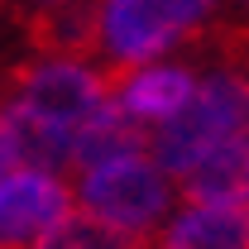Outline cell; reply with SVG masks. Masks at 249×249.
Segmentation results:
<instances>
[{
	"mask_svg": "<svg viewBox=\"0 0 249 249\" xmlns=\"http://www.w3.org/2000/svg\"><path fill=\"white\" fill-rule=\"evenodd\" d=\"M240 134H249V77L240 67H216L206 82H196V91L187 96L178 115L154 124L149 149L168 178H182Z\"/></svg>",
	"mask_w": 249,
	"mask_h": 249,
	"instance_id": "cell-1",
	"label": "cell"
},
{
	"mask_svg": "<svg viewBox=\"0 0 249 249\" xmlns=\"http://www.w3.org/2000/svg\"><path fill=\"white\" fill-rule=\"evenodd\" d=\"M211 10L216 0H101V48L110 58V91L124 72L192 38Z\"/></svg>",
	"mask_w": 249,
	"mask_h": 249,
	"instance_id": "cell-2",
	"label": "cell"
},
{
	"mask_svg": "<svg viewBox=\"0 0 249 249\" xmlns=\"http://www.w3.org/2000/svg\"><path fill=\"white\" fill-rule=\"evenodd\" d=\"M77 201L91 220L120 230V235H154V225L173 206V182L149 154H129L87 168Z\"/></svg>",
	"mask_w": 249,
	"mask_h": 249,
	"instance_id": "cell-3",
	"label": "cell"
},
{
	"mask_svg": "<svg viewBox=\"0 0 249 249\" xmlns=\"http://www.w3.org/2000/svg\"><path fill=\"white\" fill-rule=\"evenodd\" d=\"M5 91H10L5 106L72 134L82 120H91L110 101V72H91L77 58H38L10 72Z\"/></svg>",
	"mask_w": 249,
	"mask_h": 249,
	"instance_id": "cell-4",
	"label": "cell"
},
{
	"mask_svg": "<svg viewBox=\"0 0 249 249\" xmlns=\"http://www.w3.org/2000/svg\"><path fill=\"white\" fill-rule=\"evenodd\" d=\"M72 211V192L62 178L38 168L0 173V249H29Z\"/></svg>",
	"mask_w": 249,
	"mask_h": 249,
	"instance_id": "cell-5",
	"label": "cell"
},
{
	"mask_svg": "<svg viewBox=\"0 0 249 249\" xmlns=\"http://www.w3.org/2000/svg\"><path fill=\"white\" fill-rule=\"evenodd\" d=\"M24 34L43 58L87 62L101 48V0H62L24 10Z\"/></svg>",
	"mask_w": 249,
	"mask_h": 249,
	"instance_id": "cell-6",
	"label": "cell"
},
{
	"mask_svg": "<svg viewBox=\"0 0 249 249\" xmlns=\"http://www.w3.org/2000/svg\"><path fill=\"white\" fill-rule=\"evenodd\" d=\"M192 91H196V77H192L187 67L158 62V67L124 72L120 82H115V91H110V101L120 106L124 115H134L139 124H163L168 115H178V110L187 106Z\"/></svg>",
	"mask_w": 249,
	"mask_h": 249,
	"instance_id": "cell-7",
	"label": "cell"
},
{
	"mask_svg": "<svg viewBox=\"0 0 249 249\" xmlns=\"http://www.w3.org/2000/svg\"><path fill=\"white\" fill-rule=\"evenodd\" d=\"M149 249H249V206H187L149 235Z\"/></svg>",
	"mask_w": 249,
	"mask_h": 249,
	"instance_id": "cell-8",
	"label": "cell"
},
{
	"mask_svg": "<svg viewBox=\"0 0 249 249\" xmlns=\"http://www.w3.org/2000/svg\"><path fill=\"white\" fill-rule=\"evenodd\" d=\"M178 192L187 206H249V134L220 144L192 173H182Z\"/></svg>",
	"mask_w": 249,
	"mask_h": 249,
	"instance_id": "cell-9",
	"label": "cell"
},
{
	"mask_svg": "<svg viewBox=\"0 0 249 249\" xmlns=\"http://www.w3.org/2000/svg\"><path fill=\"white\" fill-rule=\"evenodd\" d=\"M149 149V124H139L134 115H124L115 101H106L91 120H82L72 129V168L87 173L96 163H110V158H129Z\"/></svg>",
	"mask_w": 249,
	"mask_h": 249,
	"instance_id": "cell-10",
	"label": "cell"
},
{
	"mask_svg": "<svg viewBox=\"0 0 249 249\" xmlns=\"http://www.w3.org/2000/svg\"><path fill=\"white\" fill-rule=\"evenodd\" d=\"M29 249H149V235H120V230L91 220L87 211H77V216L67 211V216H62L53 230H43Z\"/></svg>",
	"mask_w": 249,
	"mask_h": 249,
	"instance_id": "cell-11",
	"label": "cell"
},
{
	"mask_svg": "<svg viewBox=\"0 0 249 249\" xmlns=\"http://www.w3.org/2000/svg\"><path fill=\"white\" fill-rule=\"evenodd\" d=\"M15 168V158H10V149H5V139H0V173H10Z\"/></svg>",
	"mask_w": 249,
	"mask_h": 249,
	"instance_id": "cell-12",
	"label": "cell"
},
{
	"mask_svg": "<svg viewBox=\"0 0 249 249\" xmlns=\"http://www.w3.org/2000/svg\"><path fill=\"white\" fill-rule=\"evenodd\" d=\"M24 10H38V5H62V0H19Z\"/></svg>",
	"mask_w": 249,
	"mask_h": 249,
	"instance_id": "cell-13",
	"label": "cell"
},
{
	"mask_svg": "<svg viewBox=\"0 0 249 249\" xmlns=\"http://www.w3.org/2000/svg\"><path fill=\"white\" fill-rule=\"evenodd\" d=\"M230 5H235V10H240V15H249V0H230Z\"/></svg>",
	"mask_w": 249,
	"mask_h": 249,
	"instance_id": "cell-14",
	"label": "cell"
}]
</instances>
